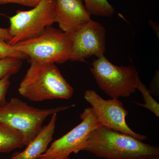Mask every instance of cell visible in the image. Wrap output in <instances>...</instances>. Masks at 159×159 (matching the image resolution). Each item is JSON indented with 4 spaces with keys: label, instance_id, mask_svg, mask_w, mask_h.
Masks as SVG:
<instances>
[{
    "label": "cell",
    "instance_id": "cell-11",
    "mask_svg": "<svg viewBox=\"0 0 159 159\" xmlns=\"http://www.w3.org/2000/svg\"><path fill=\"white\" fill-rule=\"evenodd\" d=\"M57 113L51 116L48 125L44 126L38 134L27 145L21 152L13 154L10 159H37L44 153L53 139L55 131Z\"/></svg>",
    "mask_w": 159,
    "mask_h": 159
},
{
    "label": "cell",
    "instance_id": "cell-19",
    "mask_svg": "<svg viewBox=\"0 0 159 159\" xmlns=\"http://www.w3.org/2000/svg\"><path fill=\"white\" fill-rule=\"evenodd\" d=\"M129 159H159V155L148 156H143L137 157Z\"/></svg>",
    "mask_w": 159,
    "mask_h": 159
},
{
    "label": "cell",
    "instance_id": "cell-16",
    "mask_svg": "<svg viewBox=\"0 0 159 159\" xmlns=\"http://www.w3.org/2000/svg\"><path fill=\"white\" fill-rule=\"evenodd\" d=\"M14 57L21 60L29 59L26 54L14 48L13 46L9 44L6 40L0 38V59Z\"/></svg>",
    "mask_w": 159,
    "mask_h": 159
},
{
    "label": "cell",
    "instance_id": "cell-10",
    "mask_svg": "<svg viewBox=\"0 0 159 159\" xmlns=\"http://www.w3.org/2000/svg\"><path fill=\"white\" fill-rule=\"evenodd\" d=\"M56 22L62 31L74 34L91 20L82 0H56Z\"/></svg>",
    "mask_w": 159,
    "mask_h": 159
},
{
    "label": "cell",
    "instance_id": "cell-6",
    "mask_svg": "<svg viewBox=\"0 0 159 159\" xmlns=\"http://www.w3.org/2000/svg\"><path fill=\"white\" fill-rule=\"evenodd\" d=\"M56 0H42L28 11L18 10L9 18V30L12 38L8 43H16L38 37L45 29L56 22Z\"/></svg>",
    "mask_w": 159,
    "mask_h": 159
},
{
    "label": "cell",
    "instance_id": "cell-2",
    "mask_svg": "<svg viewBox=\"0 0 159 159\" xmlns=\"http://www.w3.org/2000/svg\"><path fill=\"white\" fill-rule=\"evenodd\" d=\"M107 127L100 126L90 134L80 151L88 152L106 159H129L159 155L157 146Z\"/></svg>",
    "mask_w": 159,
    "mask_h": 159
},
{
    "label": "cell",
    "instance_id": "cell-7",
    "mask_svg": "<svg viewBox=\"0 0 159 159\" xmlns=\"http://www.w3.org/2000/svg\"><path fill=\"white\" fill-rule=\"evenodd\" d=\"M80 117L82 121L79 125L53 142L37 159H65L80 152L91 133L102 126L92 107L85 108Z\"/></svg>",
    "mask_w": 159,
    "mask_h": 159
},
{
    "label": "cell",
    "instance_id": "cell-15",
    "mask_svg": "<svg viewBox=\"0 0 159 159\" xmlns=\"http://www.w3.org/2000/svg\"><path fill=\"white\" fill-rule=\"evenodd\" d=\"M137 89L139 90L142 93V97L145 101V104L135 102L138 105L141 106L149 110L152 112L157 117H159V105L150 94V91L146 87L145 84L141 81L139 78L138 81Z\"/></svg>",
    "mask_w": 159,
    "mask_h": 159
},
{
    "label": "cell",
    "instance_id": "cell-3",
    "mask_svg": "<svg viewBox=\"0 0 159 159\" xmlns=\"http://www.w3.org/2000/svg\"><path fill=\"white\" fill-rule=\"evenodd\" d=\"M74 106L41 109L29 106L19 98H12L0 107V122L20 133L27 146L39 133L48 117Z\"/></svg>",
    "mask_w": 159,
    "mask_h": 159
},
{
    "label": "cell",
    "instance_id": "cell-8",
    "mask_svg": "<svg viewBox=\"0 0 159 159\" xmlns=\"http://www.w3.org/2000/svg\"><path fill=\"white\" fill-rule=\"evenodd\" d=\"M84 98L92 106L102 126L142 141L147 139L146 136L134 132L127 125L125 118L128 115V111L118 99L105 100L93 90L86 91Z\"/></svg>",
    "mask_w": 159,
    "mask_h": 159
},
{
    "label": "cell",
    "instance_id": "cell-13",
    "mask_svg": "<svg viewBox=\"0 0 159 159\" xmlns=\"http://www.w3.org/2000/svg\"><path fill=\"white\" fill-rule=\"evenodd\" d=\"M85 8L90 15L111 17L115 9L107 0H83Z\"/></svg>",
    "mask_w": 159,
    "mask_h": 159
},
{
    "label": "cell",
    "instance_id": "cell-18",
    "mask_svg": "<svg viewBox=\"0 0 159 159\" xmlns=\"http://www.w3.org/2000/svg\"><path fill=\"white\" fill-rule=\"evenodd\" d=\"M0 38L6 41H9L12 38L9 32V29L0 28Z\"/></svg>",
    "mask_w": 159,
    "mask_h": 159
},
{
    "label": "cell",
    "instance_id": "cell-14",
    "mask_svg": "<svg viewBox=\"0 0 159 159\" xmlns=\"http://www.w3.org/2000/svg\"><path fill=\"white\" fill-rule=\"evenodd\" d=\"M22 65V60L14 57L0 59V79L17 74Z\"/></svg>",
    "mask_w": 159,
    "mask_h": 159
},
{
    "label": "cell",
    "instance_id": "cell-1",
    "mask_svg": "<svg viewBox=\"0 0 159 159\" xmlns=\"http://www.w3.org/2000/svg\"><path fill=\"white\" fill-rule=\"evenodd\" d=\"M30 66L20 83V95L35 102L49 99H69L74 89L54 63L29 60Z\"/></svg>",
    "mask_w": 159,
    "mask_h": 159
},
{
    "label": "cell",
    "instance_id": "cell-12",
    "mask_svg": "<svg viewBox=\"0 0 159 159\" xmlns=\"http://www.w3.org/2000/svg\"><path fill=\"white\" fill-rule=\"evenodd\" d=\"M24 146L25 140L20 133L0 122V152L9 153Z\"/></svg>",
    "mask_w": 159,
    "mask_h": 159
},
{
    "label": "cell",
    "instance_id": "cell-20",
    "mask_svg": "<svg viewBox=\"0 0 159 159\" xmlns=\"http://www.w3.org/2000/svg\"><path fill=\"white\" fill-rule=\"evenodd\" d=\"M18 0H0V4H16Z\"/></svg>",
    "mask_w": 159,
    "mask_h": 159
},
{
    "label": "cell",
    "instance_id": "cell-17",
    "mask_svg": "<svg viewBox=\"0 0 159 159\" xmlns=\"http://www.w3.org/2000/svg\"><path fill=\"white\" fill-rule=\"evenodd\" d=\"M10 77L6 76L0 79V107L5 105L7 102L6 100V95L10 84Z\"/></svg>",
    "mask_w": 159,
    "mask_h": 159
},
{
    "label": "cell",
    "instance_id": "cell-9",
    "mask_svg": "<svg viewBox=\"0 0 159 159\" xmlns=\"http://www.w3.org/2000/svg\"><path fill=\"white\" fill-rule=\"evenodd\" d=\"M106 30L101 24L90 21L73 34L71 61H84L92 56L104 55L106 51Z\"/></svg>",
    "mask_w": 159,
    "mask_h": 159
},
{
    "label": "cell",
    "instance_id": "cell-5",
    "mask_svg": "<svg viewBox=\"0 0 159 159\" xmlns=\"http://www.w3.org/2000/svg\"><path fill=\"white\" fill-rule=\"evenodd\" d=\"M90 71L100 89L112 99L129 97L137 89L140 77L133 66L115 65L102 55L92 62Z\"/></svg>",
    "mask_w": 159,
    "mask_h": 159
},
{
    "label": "cell",
    "instance_id": "cell-21",
    "mask_svg": "<svg viewBox=\"0 0 159 159\" xmlns=\"http://www.w3.org/2000/svg\"><path fill=\"white\" fill-rule=\"evenodd\" d=\"M65 159H69V158H68Z\"/></svg>",
    "mask_w": 159,
    "mask_h": 159
},
{
    "label": "cell",
    "instance_id": "cell-4",
    "mask_svg": "<svg viewBox=\"0 0 159 159\" xmlns=\"http://www.w3.org/2000/svg\"><path fill=\"white\" fill-rule=\"evenodd\" d=\"M73 36L50 26L38 37L12 46L26 54L29 60L62 64L70 59Z\"/></svg>",
    "mask_w": 159,
    "mask_h": 159
}]
</instances>
